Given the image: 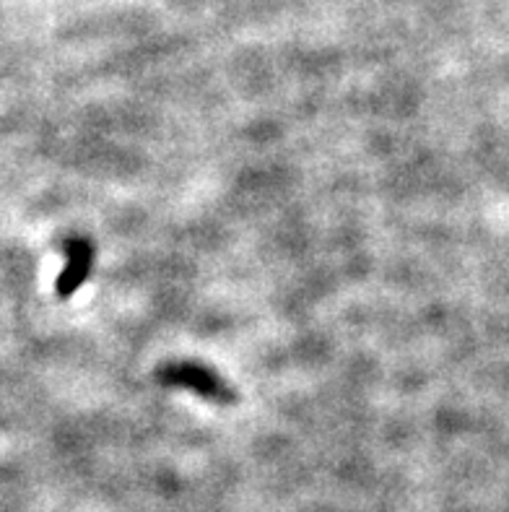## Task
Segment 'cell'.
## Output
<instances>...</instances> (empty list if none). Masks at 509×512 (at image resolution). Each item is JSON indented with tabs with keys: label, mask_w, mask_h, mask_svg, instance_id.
<instances>
[{
	"label": "cell",
	"mask_w": 509,
	"mask_h": 512,
	"mask_svg": "<svg viewBox=\"0 0 509 512\" xmlns=\"http://www.w3.org/2000/svg\"><path fill=\"white\" fill-rule=\"evenodd\" d=\"M162 380L169 385H182V388L195 390L198 396L213 398V401H229L232 398L224 380H219L211 370H203V367L182 364V367H174V370H164Z\"/></svg>",
	"instance_id": "cell-1"
},
{
	"label": "cell",
	"mask_w": 509,
	"mask_h": 512,
	"mask_svg": "<svg viewBox=\"0 0 509 512\" xmlns=\"http://www.w3.org/2000/svg\"><path fill=\"white\" fill-rule=\"evenodd\" d=\"M91 266H94V247L86 240H76L68 245V263H65V271L60 273L58 279V294L60 297H71L81 289L86 279H89Z\"/></svg>",
	"instance_id": "cell-2"
}]
</instances>
